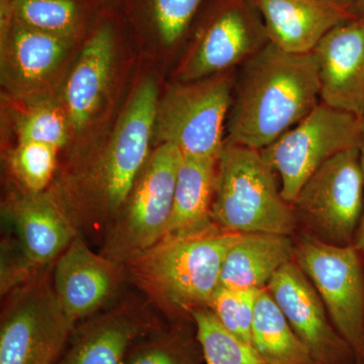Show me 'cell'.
Returning a JSON list of instances; mask_svg holds the SVG:
<instances>
[{
	"label": "cell",
	"instance_id": "7a4b0ae2",
	"mask_svg": "<svg viewBox=\"0 0 364 364\" xmlns=\"http://www.w3.org/2000/svg\"><path fill=\"white\" fill-rule=\"evenodd\" d=\"M241 235L218 230L193 238L164 239L123 268L158 305L191 316L208 306L220 286L228 251Z\"/></svg>",
	"mask_w": 364,
	"mask_h": 364
},
{
	"label": "cell",
	"instance_id": "5bb4252c",
	"mask_svg": "<svg viewBox=\"0 0 364 364\" xmlns=\"http://www.w3.org/2000/svg\"><path fill=\"white\" fill-rule=\"evenodd\" d=\"M123 272V267L93 252L82 237L76 235L56 260L53 287L66 315L75 324L111 301Z\"/></svg>",
	"mask_w": 364,
	"mask_h": 364
},
{
	"label": "cell",
	"instance_id": "ba28073f",
	"mask_svg": "<svg viewBox=\"0 0 364 364\" xmlns=\"http://www.w3.org/2000/svg\"><path fill=\"white\" fill-rule=\"evenodd\" d=\"M298 232L337 246L352 245L364 212L359 149L326 161L299 189L293 203Z\"/></svg>",
	"mask_w": 364,
	"mask_h": 364
},
{
	"label": "cell",
	"instance_id": "9c48e42d",
	"mask_svg": "<svg viewBox=\"0 0 364 364\" xmlns=\"http://www.w3.org/2000/svg\"><path fill=\"white\" fill-rule=\"evenodd\" d=\"M363 117L320 102L291 130L260 150L280 178L282 195L293 203L299 189L328 160L361 144Z\"/></svg>",
	"mask_w": 364,
	"mask_h": 364
},
{
	"label": "cell",
	"instance_id": "4316f807",
	"mask_svg": "<svg viewBox=\"0 0 364 364\" xmlns=\"http://www.w3.org/2000/svg\"><path fill=\"white\" fill-rule=\"evenodd\" d=\"M126 364H198V361L193 341L171 333L133 346Z\"/></svg>",
	"mask_w": 364,
	"mask_h": 364
},
{
	"label": "cell",
	"instance_id": "ac0fdd59",
	"mask_svg": "<svg viewBox=\"0 0 364 364\" xmlns=\"http://www.w3.org/2000/svg\"><path fill=\"white\" fill-rule=\"evenodd\" d=\"M218 158L182 155L168 224L161 240L186 239L218 231L213 219Z\"/></svg>",
	"mask_w": 364,
	"mask_h": 364
},
{
	"label": "cell",
	"instance_id": "1f68e13d",
	"mask_svg": "<svg viewBox=\"0 0 364 364\" xmlns=\"http://www.w3.org/2000/svg\"><path fill=\"white\" fill-rule=\"evenodd\" d=\"M361 14H364V0H354Z\"/></svg>",
	"mask_w": 364,
	"mask_h": 364
},
{
	"label": "cell",
	"instance_id": "2e32d148",
	"mask_svg": "<svg viewBox=\"0 0 364 364\" xmlns=\"http://www.w3.org/2000/svg\"><path fill=\"white\" fill-rule=\"evenodd\" d=\"M18 247L36 269L58 259L78 235L59 200L48 193H26L4 208Z\"/></svg>",
	"mask_w": 364,
	"mask_h": 364
},
{
	"label": "cell",
	"instance_id": "f1b7e54d",
	"mask_svg": "<svg viewBox=\"0 0 364 364\" xmlns=\"http://www.w3.org/2000/svg\"><path fill=\"white\" fill-rule=\"evenodd\" d=\"M36 268L26 259L16 241L1 244V294L11 293L30 282Z\"/></svg>",
	"mask_w": 364,
	"mask_h": 364
},
{
	"label": "cell",
	"instance_id": "7402d4cb",
	"mask_svg": "<svg viewBox=\"0 0 364 364\" xmlns=\"http://www.w3.org/2000/svg\"><path fill=\"white\" fill-rule=\"evenodd\" d=\"M251 344L268 364H318L267 287L256 303Z\"/></svg>",
	"mask_w": 364,
	"mask_h": 364
},
{
	"label": "cell",
	"instance_id": "9a60e30c",
	"mask_svg": "<svg viewBox=\"0 0 364 364\" xmlns=\"http://www.w3.org/2000/svg\"><path fill=\"white\" fill-rule=\"evenodd\" d=\"M268 41L294 54L312 53L335 26L363 14L354 0H253Z\"/></svg>",
	"mask_w": 364,
	"mask_h": 364
},
{
	"label": "cell",
	"instance_id": "ffe728a7",
	"mask_svg": "<svg viewBox=\"0 0 364 364\" xmlns=\"http://www.w3.org/2000/svg\"><path fill=\"white\" fill-rule=\"evenodd\" d=\"M114 32L109 26H100L87 41L67 80L64 100L69 124L82 131L102 102L114 59Z\"/></svg>",
	"mask_w": 364,
	"mask_h": 364
},
{
	"label": "cell",
	"instance_id": "83f0119b",
	"mask_svg": "<svg viewBox=\"0 0 364 364\" xmlns=\"http://www.w3.org/2000/svg\"><path fill=\"white\" fill-rule=\"evenodd\" d=\"M203 0H151L153 18L164 45L181 39Z\"/></svg>",
	"mask_w": 364,
	"mask_h": 364
},
{
	"label": "cell",
	"instance_id": "3957f363",
	"mask_svg": "<svg viewBox=\"0 0 364 364\" xmlns=\"http://www.w3.org/2000/svg\"><path fill=\"white\" fill-rule=\"evenodd\" d=\"M158 88L146 79L136 88L111 142L90 176V193L69 215L79 235L102 232L116 219L149 158Z\"/></svg>",
	"mask_w": 364,
	"mask_h": 364
},
{
	"label": "cell",
	"instance_id": "e0dca14e",
	"mask_svg": "<svg viewBox=\"0 0 364 364\" xmlns=\"http://www.w3.org/2000/svg\"><path fill=\"white\" fill-rule=\"evenodd\" d=\"M151 328L140 311L122 304L73 330L70 346L57 364H126L134 343Z\"/></svg>",
	"mask_w": 364,
	"mask_h": 364
},
{
	"label": "cell",
	"instance_id": "484cf974",
	"mask_svg": "<svg viewBox=\"0 0 364 364\" xmlns=\"http://www.w3.org/2000/svg\"><path fill=\"white\" fill-rule=\"evenodd\" d=\"M58 149L38 142H20L11 152V171L26 193H43L56 168Z\"/></svg>",
	"mask_w": 364,
	"mask_h": 364
},
{
	"label": "cell",
	"instance_id": "4fadbf2b",
	"mask_svg": "<svg viewBox=\"0 0 364 364\" xmlns=\"http://www.w3.org/2000/svg\"><path fill=\"white\" fill-rule=\"evenodd\" d=\"M317 62L320 102L364 114V14L335 26L312 52Z\"/></svg>",
	"mask_w": 364,
	"mask_h": 364
},
{
	"label": "cell",
	"instance_id": "f546056e",
	"mask_svg": "<svg viewBox=\"0 0 364 364\" xmlns=\"http://www.w3.org/2000/svg\"><path fill=\"white\" fill-rule=\"evenodd\" d=\"M353 245L361 253L364 259V212L359 222L358 230H356L355 237H354Z\"/></svg>",
	"mask_w": 364,
	"mask_h": 364
},
{
	"label": "cell",
	"instance_id": "44dd1931",
	"mask_svg": "<svg viewBox=\"0 0 364 364\" xmlns=\"http://www.w3.org/2000/svg\"><path fill=\"white\" fill-rule=\"evenodd\" d=\"M294 236L242 234L228 251L220 286L242 291L264 289L280 267L294 260Z\"/></svg>",
	"mask_w": 364,
	"mask_h": 364
},
{
	"label": "cell",
	"instance_id": "5b68a950",
	"mask_svg": "<svg viewBox=\"0 0 364 364\" xmlns=\"http://www.w3.org/2000/svg\"><path fill=\"white\" fill-rule=\"evenodd\" d=\"M182 153L173 144L150 154L116 219L107 229L100 254L124 264L161 240L166 230Z\"/></svg>",
	"mask_w": 364,
	"mask_h": 364
},
{
	"label": "cell",
	"instance_id": "277c9868",
	"mask_svg": "<svg viewBox=\"0 0 364 364\" xmlns=\"http://www.w3.org/2000/svg\"><path fill=\"white\" fill-rule=\"evenodd\" d=\"M260 150L226 140L218 158L213 219L223 231L294 236L293 205Z\"/></svg>",
	"mask_w": 364,
	"mask_h": 364
},
{
	"label": "cell",
	"instance_id": "603a6c76",
	"mask_svg": "<svg viewBox=\"0 0 364 364\" xmlns=\"http://www.w3.org/2000/svg\"><path fill=\"white\" fill-rule=\"evenodd\" d=\"M191 318L205 364H268L252 345L228 331L208 306L193 311Z\"/></svg>",
	"mask_w": 364,
	"mask_h": 364
},
{
	"label": "cell",
	"instance_id": "52a82bcc",
	"mask_svg": "<svg viewBox=\"0 0 364 364\" xmlns=\"http://www.w3.org/2000/svg\"><path fill=\"white\" fill-rule=\"evenodd\" d=\"M294 260L322 299L333 325L364 364V259L355 246H337L304 232L294 235Z\"/></svg>",
	"mask_w": 364,
	"mask_h": 364
},
{
	"label": "cell",
	"instance_id": "8992f818",
	"mask_svg": "<svg viewBox=\"0 0 364 364\" xmlns=\"http://www.w3.org/2000/svg\"><path fill=\"white\" fill-rule=\"evenodd\" d=\"M234 85L224 72L169 87L158 102L154 142L173 144L184 156L219 158Z\"/></svg>",
	"mask_w": 364,
	"mask_h": 364
},
{
	"label": "cell",
	"instance_id": "4dcf8cb0",
	"mask_svg": "<svg viewBox=\"0 0 364 364\" xmlns=\"http://www.w3.org/2000/svg\"><path fill=\"white\" fill-rule=\"evenodd\" d=\"M359 152H360V162L361 167L364 174V114L363 116V129H361V144L359 147Z\"/></svg>",
	"mask_w": 364,
	"mask_h": 364
},
{
	"label": "cell",
	"instance_id": "30bf717a",
	"mask_svg": "<svg viewBox=\"0 0 364 364\" xmlns=\"http://www.w3.org/2000/svg\"><path fill=\"white\" fill-rule=\"evenodd\" d=\"M11 294L0 325V364H55L75 324L53 284L35 277Z\"/></svg>",
	"mask_w": 364,
	"mask_h": 364
},
{
	"label": "cell",
	"instance_id": "6da1fadb",
	"mask_svg": "<svg viewBox=\"0 0 364 364\" xmlns=\"http://www.w3.org/2000/svg\"><path fill=\"white\" fill-rule=\"evenodd\" d=\"M227 119V140L262 150L320 102L313 53L294 54L268 42L242 64Z\"/></svg>",
	"mask_w": 364,
	"mask_h": 364
},
{
	"label": "cell",
	"instance_id": "d4e9b609",
	"mask_svg": "<svg viewBox=\"0 0 364 364\" xmlns=\"http://www.w3.org/2000/svg\"><path fill=\"white\" fill-rule=\"evenodd\" d=\"M67 112L52 100L33 102L16 124L20 142H38L60 150L68 141Z\"/></svg>",
	"mask_w": 364,
	"mask_h": 364
},
{
	"label": "cell",
	"instance_id": "d6986e66",
	"mask_svg": "<svg viewBox=\"0 0 364 364\" xmlns=\"http://www.w3.org/2000/svg\"><path fill=\"white\" fill-rule=\"evenodd\" d=\"M71 42L14 18L1 21L2 72L21 86L38 85L59 68Z\"/></svg>",
	"mask_w": 364,
	"mask_h": 364
},
{
	"label": "cell",
	"instance_id": "8fae6325",
	"mask_svg": "<svg viewBox=\"0 0 364 364\" xmlns=\"http://www.w3.org/2000/svg\"><path fill=\"white\" fill-rule=\"evenodd\" d=\"M267 289L318 364H356L350 346L333 325L312 282L294 260L277 270Z\"/></svg>",
	"mask_w": 364,
	"mask_h": 364
},
{
	"label": "cell",
	"instance_id": "7c38bea8",
	"mask_svg": "<svg viewBox=\"0 0 364 364\" xmlns=\"http://www.w3.org/2000/svg\"><path fill=\"white\" fill-rule=\"evenodd\" d=\"M268 42L264 25L241 0L224 9L203 32L182 67V81L200 80L242 65Z\"/></svg>",
	"mask_w": 364,
	"mask_h": 364
},
{
	"label": "cell",
	"instance_id": "cb8c5ba5",
	"mask_svg": "<svg viewBox=\"0 0 364 364\" xmlns=\"http://www.w3.org/2000/svg\"><path fill=\"white\" fill-rule=\"evenodd\" d=\"M13 18L36 30L73 40L81 23L76 0H9Z\"/></svg>",
	"mask_w": 364,
	"mask_h": 364
}]
</instances>
